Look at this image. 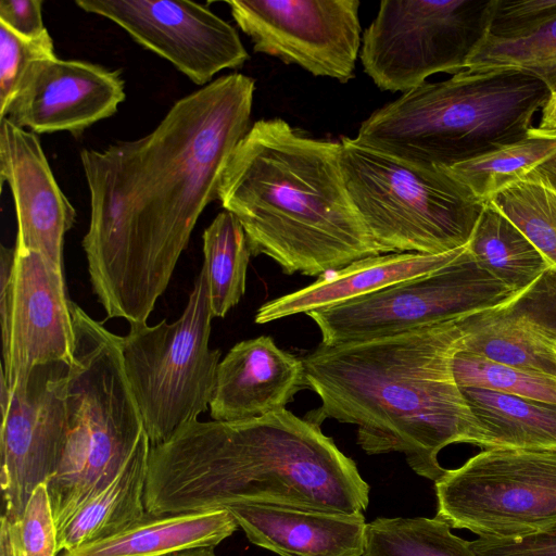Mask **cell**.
Segmentation results:
<instances>
[{"label": "cell", "instance_id": "6da1fadb", "mask_svg": "<svg viewBox=\"0 0 556 556\" xmlns=\"http://www.w3.org/2000/svg\"><path fill=\"white\" fill-rule=\"evenodd\" d=\"M255 80L231 73L176 101L146 136L83 149L90 282L108 318L147 323L228 162L250 130Z\"/></svg>", "mask_w": 556, "mask_h": 556}, {"label": "cell", "instance_id": "7a4b0ae2", "mask_svg": "<svg viewBox=\"0 0 556 556\" xmlns=\"http://www.w3.org/2000/svg\"><path fill=\"white\" fill-rule=\"evenodd\" d=\"M239 503L355 514L369 485L320 426L282 408L240 421H200L151 446L144 506L150 516Z\"/></svg>", "mask_w": 556, "mask_h": 556}, {"label": "cell", "instance_id": "3957f363", "mask_svg": "<svg viewBox=\"0 0 556 556\" xmlns=\"http://www.w3.org/2000/svg\"><path fill=\"white\" fill-rule=\"evenodd\" d=\"M465 337L460 318L396 334L328 346L302 357L306 388L320 406L305 418L357 426L368 455L399 452L419 476L438 480L442 448L481 446V429L454 372Z\"/></svg>", "mask_w": 556, "mask_h": 556}, {"label": "cell", "instance_id": "277c9868", "mask_svg": "<svg viewBox=\"0 0 556 556\" xmlns=\"http://www.w3.org/2000/svg\"><path fill=\"white\" fill-rule=\"evenodd\" d=\"M218 200L251 254L292 275L321 277L386 254L349 195L341 142L304 136L281 118L255 122L224 172Z\"/></svg>", "mask_w": 556, "mask_h": 556}, {"label": "cell", "instance_id": "5b68a950", "mask_svg": "<svg viewBox=\"0 0 556 556\" xmlns=\"http://www.w3.org/2000/svg\"><path fill=\"white\" fill-rule=\"evenodd\" d=\"M549 94L531 76L465 70L376 110L354 140L414 164L450 167L522 138Z\"/></svg>", "mask_w": 556, "mask_h": 556}, {"label": "cell", "instance_id": "8992f818", "mask_svg": "<svg viewBox=\"0 0 556 556\" xmlns=\"http://www.w3.org/2000/svg\"><path fill=\"white\" fill-rule=\"evenodd\" d=\"M75 350L66 384V434L47 490L58 531L151 444L130 390L121 337L72 306Z\"/></svg>", "mask_w": 556, "mask_h": 556}, {"label": "cell", "instance_id": "52a82bcc", "mask_svg": "<svg viewBox=\"0 0 556 556\" xmlns=\"http://www.w3.org/2000/svg\"><path fill=\"white\" fill-rule=\"evenodd\" d=\"M352 203L386 254H441L468 244L483 205L443 168L341 139Z\"/></svg>", "mask_w": 556, "mask_h": 556}, {"label": "cell", "instance_id": "ba28073f", "mask_svg": "<svg viewBox=\"0 0 556 556\" xmlns=\"http://www.w3.org/2000/svg\"><path fill=\"white\" fill-rule=\"evenodd\" d=\"M213 318L202 267L180 317L131 324L121 337L124 370L151 446L168 442L210 408L220 351L208 345Z\"/></svg>", "mask_w": 556, "mask_h": 556}, {"label": "cell", "instance_id": "9c48e42d", "mask_svg": "<svg viewBox=\"0 0 556 556\" xmlns=\"http://www.w3.org/2000/svg\"><path fill=\"white\" fill-rule=\"evenodd\" d=\"M435 518L482 539L556 531V450L488 448L434 481Z\"/></svg>", "mask_w": 556, "mask_h": 556}, {"label": "cell", "instance_id": "30bf717a", "mask_svg": "<svg viewBox=\"0 0 556 556\" xmlns=\"http://www.w3.org/2000/svg\"><path fill=\"white\" fill-rule=\"evenodd\" d=\"M491 0H383L365 29V73L384 91L408 92L437 73L455 75L481 39Z\"/></svg>", "mask_w": 556, "mask_h": 556}, {"label": "cell", "instance_id": "8fae6325", "mask_svg": "<svg viewBox=\"0 0 556 556\" xmlns=\"http://www.w3.org/2000/svg\"><path fill=\"white\" fill-rule=\"evenodd\" d=\"M515 294L466 250L429 274L308 313L321 344L333 346L459 319L497 306Z\"/></svg>", "mask_w": 556, "mask_h": 556}, {"label": "cell", "instance_id": "7c38bea8", "mask_svg": "<svg viewBox=\"0 0 556 556\" xmlns=\"http://www.w3.org/2000/svg\"><path fill=\"white\" fill-rule=\"evenodd\" d=\"M72 304L66 296L63 268L40 252L1 245V378L9 390L36 366L72 364Z\"/></svg>", "mask_w": 556, "mask_h": 556}, {"label": "cell", "instance_id": "4fadbf2b", "mask_svg": "<svg viewBox=\"0 0 556 556\" xmlns=\"http://www.w3.org/2000/svg\"><path fill=\"white\" fill-rule=\"evenodd\" d=\"M255 52L346 83L361 49L358 0L226 1Z\"/></svg>", "mask_w": 556, "mask_h": 556}, {"label": "cell", "instance_id": "5bb4252c", "mask_svg": "<svg viewBox=\"0 0 556 556\" xmlns=\"http://www.w3.org/2000/svg\"><path fill=\"white\" fill-rule=\"evenodd\" d=\"M70 366H36L12 390L1 378L0 482L4 515L12 521L21 519L35 489L58 468L66 434Z\"/></svg>", "mask_w": 556, "mask_h": 556}, {"label": "cell", "instance_id": "9a60e30c", "mask_svg": "<svg viewBox=\"0 0 556 556\" xmlns=\"http://www.w3.org/2000/svg\"><path fill=\"white\" fill-rule=\"evenodd\" d=\"M75 4L114 22L201 87L220 71L241 67L250 59L235 27L198 2L76 0Z\"/></svg>", "mask_w": 556, "mask_h": 556}, {"label": "cell", "instance_id": "2e32d148", "mask_svg": "<svg viewBox=\"0 0 556 556\" xmlns=\"http://www.w3.org/2000/svg\"><path fill=\"white\" fill-rule=\"evenodd\" d=\"M125 96L119 70L53 56L29 65L4 117L36 135H79L115 114Z\"/></svg>", "mask_w": 556, "mask_h": 556}, {"label": "cell", "instance_id": "e0dca14e", "mask_svg": "<svg viewBox=\"0 0 556 556\" xmlns=\"http://www.w3.org/2000/svg\"><path fill=\"white\" fill-rule=\"evenodd\" d=\"M0 122V181L13 195L14 248L40 252L63 268L64 237L76 211L59 187L38 136L7 117Z\"/></svg>", "mask_w": 556, "mask_h": 556}, {"label": "cell", "instance_id": "ac0fdd59", "mask_svg": "<svg viewBox=\"0 0 556 556\" xmlns=\"http://www.w3.org/2000/svg\"><path fill=\"white\" fill-rule=\"evenodd\" d=\"M463 350L556 377V270L508 301L460 318Z\"/></svg>", "mask_w": 556, "mask_h": 556}, {"label": "cell", "instance_id": "d6986e66", "mask_svg": "<svg viewBox=\"0 0 556 556\" xmlns=\"http://www.w3.org/2000/svg\"><path fill=\"white\" fill-rule=\"evenodd\" d=\"M304 388L302 358L260 336L238 342L219 362L210 414L216 421L261 417L286 408Z\"/></svg>", "mask_w": 556, "mask_h": 556}, {"label": "cell", "instance_id": "ffe728a7", "mask_svg": "<svg viewBox=\"0 0 556 556\" xmlns=\"http://www.w3.org/2000/svg\"><path fill=\"white\" fill-rule=\"evenodd\" d=\"M249 541L279 556H364L363 513L341 514L281 505L226 507Z\"/></svg>", "mask_w": 556, "mask_h": 556}, {"label": "cell", "instance_id": "44dd1931", "mask_svg": "<svg viewBox=\"0 0 556 556\" xmlns=\"http://www.w3.org/2000/svg\"><path fill=\"white\" fill-rule=\"evenodd\" d=\"M466 248L441 254L388 253L355 261L305 288L264 303L255 314V323L267 324L300 313L307 315L429 274L455 261Z\"/></svg>", "mask_w": 556, "mask_h": 556}, {"label": "cell", "instance_id": "7402d4cb", "mask_svg": "<svg viewBox=\"0 0 556 556\" xmlns=\"http://www.w3.org/2000/svg\"><path fill=\"white\" fill-rule=\"evenodd\" d=\"M238 528L227 508L148 515L114 535L64 551L61 556H166L200 546L215 547Z\"/></svg>", "mask_w": 556, "mask_h": 556}, {"label": "cell", "instance_id": "603a6c76", "mask_svg": "<svg viewBox=\"0 0 556 556\" xmlns=\"http://www.w3.org/2000/svg\"><path fill=\"white\" fill-rule=\"evenodd\" d=\"M151 444L141 446L116 478L89 498L58 531V552L70 551L114 535L144 519Z\"/></svg>", "mask_w": 556, "mask_h": 556}, {"label": "cell", "instance_id": "cb8c5ba5", "mask_svg": "<svg viewBox=\"0 0 556 556\" xmlns=\"http://www.w3.org/2000/svg\"><path fill=\"white\" fill-rule=\"evenodd\" d=\"M481 429V448L556 450V404L460 388Z\"/></svg>", "mask_w": 556, "mask_h": 556}, {"label": "cell", "instance_id": "d4e9b609", "mask_svg": "<svg viewBox=\"0 0 556 556\" xmlns=\"http://www.w3.org/2000/svg\"><path fill=\"white\" fill-rule=\"evenodd\" d=\"M556 155V132L532 127L522 138L450 167H441L482 204L526 179Z\"/></svg>", "mask_w": 556, "mask_h": 556}, {"label": "cell", "instance_id": "484cf974", "mask_svg": "<svg viewBox=\"0 0 556 556\" xmlns=\"http://www.w3.org/2000/svg\"><path fill=\"white\" fill-rule=\"evenodd\" d=\"M467 247L475 260L514 293L549 268L534 245L491 202L484 203Z\"/></svg>", "mask_w": 556, "mask_h": 556}, {"label": "cell", "instance_id": "4316f807", "mask_svg": "<svg viewBox=\"0 0 556 556\" xmlns=\"http://www.w3.org/2000/svg\"><path fill=\"white\" fill-rule=\"evenodd\" d=\"M466 71L519 73L556 91V15L507 36L482 35L466 63Z\"/></svg>", "mask_w": 556, "mask_h": 556}, {"label": "cell", "instance_id": "83f0119b", "mask_svg": "<svg viewBox=\"0 0 556 556\" xmlns=\"http://www.w3.org/2000/svg\"><path fill=\"white\" fill-rule=\"evenodd\" d=\"M205 269L213 317H225L245 292L251 250L237 217L223 211L205 228L203 236Z\"/></svg>", "mask_w": 556, "mask_h": 556}, {"label": "cell", "instance_id": "f1b7e54d", "mask_svg": "<svg viewBox=\"0 0 556 556\" xmlns=\"http://www.w3.org/2000/svg\"><path fill=\"white\" fill-rule=\"evenodd\" d=\"M364 556H478L469 541L434 518H384L367 523Z\"/></svg>", "mask_w": 556, "mask_h": 556}, {"label": "cell", "instance_id": "f546056e", "mask_svg": "<svg viewBox=\"0 0 556 556\" xmlns=\"http://www.w3.org/2000/svg\"><path fill=\"white\" fill-rule=\"evenodd\" d=\"M491 203L534 245L556 270V190L527 177L497 194Z\"/></svg>", "mask_w": 556, "mask_h": 556}, {"label": "cell", "instance_id": "4dcf8cb0", "mask_svg": "<svg viewBox=\"0 0 556 556\" xmlns=\"http://www.w3.org/2000/svg\"><path fill=\"white\" fill-rule=\"evenodd\" d=\"M453 372L459 388L486 389L556 404V377L491 361L463 350V344L454 356Z\"/></svg>", "mask_w": 556, "mask_h": 556}, {"label": "cell", "instance_id": "1f68e13d", "mask_svg": "<svg viewBox=\"0 0 556 556\" xmlns=\"http://www.w3.org/2000/svg\"><path fill=\"white\" fill-rule=\"evenodd\" d=\"M56 56L49 33L24 37L0 22V117L3 118L29 65Z\"/></svg>", "mask_w": 556, "mask_h": 556}, {"label": "cell", "instance_id": "d6a6232c", "mask_svg": "<svg viewBox=\"0 0 556 556\" xmlns=\"http://www.w3.org/2000/svg\"><path fill=\"white\" fill-rule=\"evenodd\" d=\"M10 521L22 556H56L59 554L58 529L46 483L35 489L21 519Z\"/></svg>", "mask_w": 556, "mask_h": 556}, {"label": "cell", "instance_id": "836d02e7", "mask_svg": "<svg viewBox=\"0 0 556 556\" xmlns=\"http://www.w3.org/2000/svg\"><path fill=\"white\" fill-rule=\"evenodd\" d=\"M478 556H556V531L516 540L469 541Z\"/></svg>", "mask_w": 556, "mask_h": 556}, {"label": "cell", "instance_id": "e575fe53", "mask_svg": "<svg viewBox=\"0 0 556 556\" xmlns=\"http://www.w3.org/2000/svg\"><path fill=\"white\" fill-rule=\"evenodd\" d=\"M41 7V0H1L0 22L24 37H39L48 31Z\"/></svg>", "mask_w": 556, "mask_h": 556}, {"label": "cell", "instance_id": "d590c367", "mask_svg": "<svg viewBox=\"0 0 556 556\" xmlns=\"http://www.w3.org/2000/svg\"><path fill=\"white\" fill-rule=\"evenodd\" d=\"M528 177L556 190V155L538 166Z\"/></svg>", "mask_w": 556, "mask_h": 556}, {"label": "cell", "instance_id": "8d00e7d4", "mask_svg": "<svg viewBox=\"0 0 556 556\" xmlns=\"http://www.w3.org/2000/svg\"><path fill=\"white\" fill-rule=\"evenodd\" d=\"M541 112L542 115L538 127L556 132V91L549 94Z\"/></svg>", "mask_w": 556, "mask_h": 556}, {"label": "cell", "instance_id": "74e56055", "mask_svg": "<svg viewBox=\"0 0 556 556\" xmlns=\"http://www.w3.org/2000/svg\"><path fill=\"white\" fill-rule=\"evenodd\" d=\"M166 556H216L214 546H200L176 552Z\"/></svg>", "mask_w": 556, "mask_h": 556}]
</instances>
